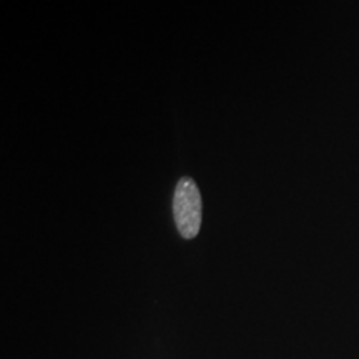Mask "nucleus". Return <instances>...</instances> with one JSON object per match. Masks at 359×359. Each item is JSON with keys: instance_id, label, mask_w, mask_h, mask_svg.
<instances>
[{"instance_id": "nucleus-1", "label": "nucleus", "mask_w": 359, "mask_h": 359, "mask_svg": "<svg viewBox=\"0 0 359 359\" xmlns=\"http://www.w3.org/2000/svg\"><path fill=\"white\" fill-rule=\"evenodd\" d=\"M201 195L196 183L191 178H182L177 183L173 196V217L177 228L185 240L198 235L201 228Z\"/></svg>"}]
</instances>
